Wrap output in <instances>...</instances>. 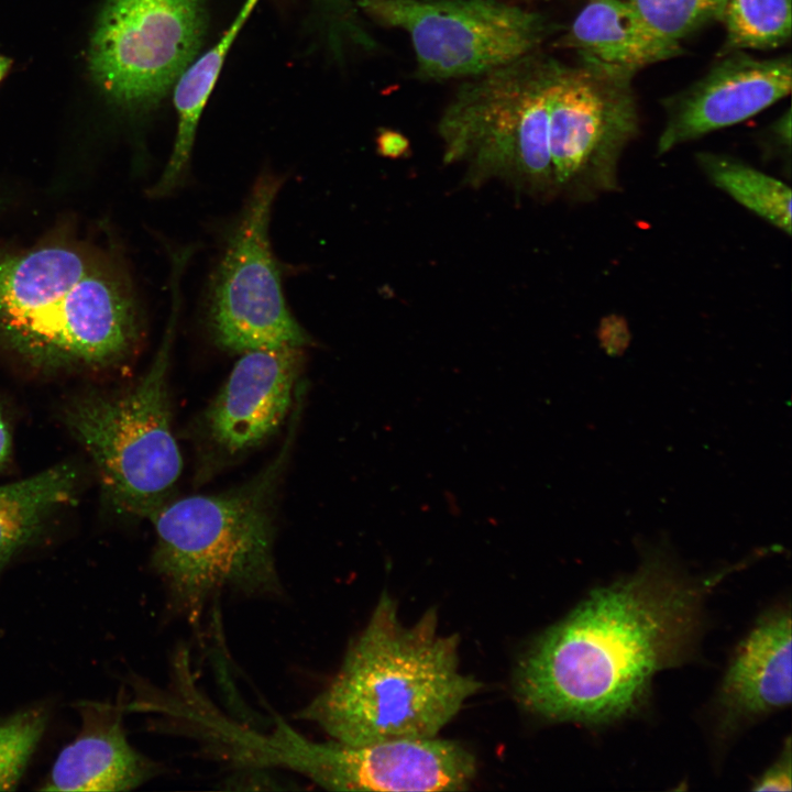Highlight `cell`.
<instances>
[{
    "instance_id": "13",
    "label": "cell",
    "mask_w": 792,
    "mask_h": 792,
    "mask_svg": "<svg viewBox=\"0 0 792 792\" xmlns=\"http://www.w3.org/2000/svg\"><path fill=\"white\" fill-rule=\"evenodd\" d=\"M78 735L58 754L44 791H129L150 780L157 767L129 743L121 712L101 703L79 705Z\"/></svg>"
},
{
    "instance_id": "17",
    "label": "cell",
    "mask_w": 792,
    "mask_h": 792,
    "mask_svg": "<svg viewBox=\"0 0 792 792\" xmlns=\"http://www.w3.org/2000/svg\"><path fill=\"white\" fill-rule=\"evenodd\" d=\"M257 0H246L223 36L206 53L197 56L182 73L173 89L177 111V134L169 161L150 196L169 195L184 179L188 168L199 119L218 79L233 41Z\"/></svg>"
},
{
    "instance_id": "21",
    "label": "cell",
    "mask_w": 792,
    "mask_h": 792,
    "mask_svg": "<svg viewBox=\"0 0 792 792\" xmlns=\"http://www.w3.org/2000/svg\"><path fill=\"white\" fill-rule=\"evenodd\" d=\"M661 37L680 43L703 25L723 18L728 0H628Z\"/></svg>"
},
{
    "instance_id": "18",
    "label": "cell",
    "mask_w": 792,
    "mask_h": 792,
    "mask_svg": "<svg viewBox=\"0 0 792 792\" xmlns=\"http://www.w3.org/2000/svg\"><path fill=\"white\" fill-rule=\"evenodd\" d=\"M710 182L738 204L791 234V189L739 158L711 152L696 155Z\"/></svg>"
},
{
    "instance_id": "11",
    "label": "cell",
    "mask_w": 792,
    "mask_h": 792,
    "mask_svg": "<svg viewBox=\"0 0 792 792\" xmlns=\"http://www.w3.org/2000/svg\"><path fill=\"white\" fill-rule=\"evenodd\" d=\"M790 55L769 59L735 51L723 55L701 79L662 101L666 123L657 152L740 123L791 91Z\"/></svg>"
},
{
    "instance_id": "14",
    "label": "cell",
    "mask_w": 792,
    "mask_h": 792,
    "mask_svg": "<svg viewBox=\"0 0 792 792\" xmlns=\"http://www.w3.org/2000/svg\"><path fill=\"white\" fill-rule=\"evenodd\" d=\"M791 613L778 607L761 616L735 650L718 705L724 722L737 725L791 704Z\"/></svg>"
},
{
    "instance_id": "16",
    "label": "cell",
    "mask_w": 792,
    "mask_h": 792,
    "mask_svg": "<svg viewBox=\"0 0 792 792\" xmlns=\"http://www.w3.org/2000/svg\"><path fill=\"white\" fill-rule=\"evenodd\" d=\"M79 474L61 463L0 485V570L43 532L48 519L76 499Z\"/></svg>"
},
{
    "instance_id": "2",
    "label": "cell",
    "mask_w": 792,
    "mask_h": 792,
    "mask_svg": "<svg viewBox=\"0 0 792 792\" xmlns=\"http://www.w3.org/2000/svg\"><path fill=\"white\" fill-rule=\"evenodd\" d=\"M438 623L432 607L404 625L384 591L333 679L297 717L348 745L438 736L483 688L460 671L459 635L439 634Z\"/></svg>"
},
{
    "instance_id": "15",
    "label": "cell",
    "mask_w": 792,
    "mask_h": 792,
    "mask_svg": "<svg viewBox=\"0 0 792 792\" xmlns=\"http://www.w3.org/2000/svg\"><path fill=\"white\" fill-rule=\"evenodd\" d=\"M559 45L581 63L635 75L682 53L680 43L658 35L628 0H587Z\"/></svg>"
},
{
    "instance_id": "3",
    "label": "cell",
    "mask_w": 792,
    "mask_h": 792,
    "mask_svg": "<svg viewBox=\"0 0 792 792\" xmlns=\"http://www.w3.org/2000/svg\"><path fill=\"white\" fill-rule=\"evenodd\" d=\"M300 409L298 397L283 447L250 481L219 494L169 499L148 518L156 535L152 566L190 620L223 590L249 596L280 593L275 503Z\"/></svg>"
},
{
    "instance_id": "22",
    "label": "cell",
    "mask_w": 792,
    "mask_h": 792,
    "mask_svg": "<svg viewBox=\"0 0 792 792\" xmlns=\"http://www.w3.org/2000/svg\"><path fill=\"white\" fill-rule=\"evenodd\" d=\"M754 791L791 790V748L788 740L779 758L755 782Z\"/></svg>"
},
{
    "instance_id": "1",
    "label": "cell",
    "mask_w": 792,
    "mask_h": 792,
    "mask_svg": "<svg viewBox=\"0 0 792 792\" xmlns=\"http://www.w3.org/2000/svg\"><path fill=\"white\" fill-rule=\"evenodd\" d=\"M719 579L648 568L594 590L519 657L517 702L551 722L606 724L634 713L652 678L686 660Z\"/></svg>"
},
{
    "instance_id": "8",
    "label": "cell",
    "mask_w": 792,
    "mask_h": 792,
    "mask_svg": "<svg viewBox=\"0 0 792 792\" xmlns=\"http://www.w3.org/2000/svg\"><path fill=\"white\" fill-rule=\"evenodd\" d=\"M206 28V0H107L91 38V74L116 103L154 106L198 56Z\"/></svg>"
},
{
    "instance_id": "10",
    "label": "cell",
    "mask_w": 792,
    "mask_h": 792,
    "mask_svg": "<svg viewBox=\"0 0 792 792\" xmlns=\"http://www.w3.org/2000/svg\"><path fill=\"white\" fill-rule=\"evenodd\" d=\"M275 763L338 791H465L476 759L455 740L391 739L364 745L314 743L280 723L266 740Z\"/></svg>"
},
{
    "instance_id": "19",
    "label": "cell",
    "mask_w": 792,
    "mask_h": 792,
    "mask_svg": "<svg viewBox=\"0 0 792 792\" xmlns=\"http://www.w3.org/2000/svg\"><path fill=\"white\" fill-rule=\"evenodd\" d=\"M725 55L735 51L772 50L791 38V0H728Z\"/></svg>"
},
{
    "instance_id": "12",
    "label": "cell",
    "mask_w": 792,
    "mask_h": 792,
    "mask_svg": "<svg viewBox=\"0 0 792 792\" xmlns=\"http://www.w3.org/2000/svg\"><path fill=\"white\" fill-rule=\"evenodd\" d=\"M304 360V348L242 353L204 416L211 448L233 458L272 437L294 407Z\"/></svg>"
},
{
    "instance_id": "25",
    "label": "cell",
    "mask_w": 792,
    "mask_h": 792,
    "mask_svg": "<svg viewBox=\"0 0 792 792\" xmlns=\"http://www.w3.org/2000/svg\"><path fill=\"white\" fill-rule=\"evenodd\" d=\"M10 64H11V62H10L9 58L3 57V56L0 55V80L2 79V77H3V76L6 75V73L8 72V68H9V66H10Z\"/></svg>"
},
{
    "instance_id": "20",
    "label": "cell",
    "mask_w": 792,
    "mask_h": 792,
    "mask_svg": "<svg viewBox=\"0 0 792 792\" xmlns=\"http://www.w3.org/2000/svg\"><path fill=\"white\" fill-rule=\"evenodd\" d=\"M48 723L44 706L0 717V791L14 790L26 770Z\"/></svg>"
},
{
    "instance_id": "7",
    "label": "cell",
    "mask_w": 792,
    "mask_h": 792,
    "mask_svg": "<svg viewBox=\"0 0 792 792\" xmlns=\"http://www.w3.org/2000/svg\"><path fill=\"white\" fill-rule=\"evenodd\" d=\"M381 25L404 31L421 80L470 78L539 50L554 28L501 0H359Z\"/></svg>"
},
{
    "instance_id": "5",
    "label": "cell",
    "mask_w": 792,
    "mask_h": 792,
    "mask_svg": "<svg viewBox=\"0 0 792 792\" xmlns=\"http://www.w3.org/2000/svg\"><path fill=\"white\" fill-rule=\"evenodd\" d=\"M562 66L537 50L466 78L439 121L444 160L466 163L473 184L499 177L553 194L548 101Z\"/></svg>"
},
{
    "instance_id": "23",
    "label": "cell",
    "mask_w": 792,
    "mask_h": 792,
    "mask_svg": "<svg viewBox=\"0 0 792 792\" xmlns=\"http://www.w3.org/2000/svg\"><path fill=\"white\" fill-rule=\"evenodd\" d=\"M329 13L334 16L333 20L343 31L352 33V36L359 38L364 33L360 30L354 15L351 0H320Z\"/></svg>"
},
{
    "instance_id": "4",
    "label": "cell",
    "mask_w": 792,
    "mask_h": 792,
    "mask_svg": "<svg viewBox=\"0 0 792 792\" xmlns=\"http://www.w3.org/2000/svg\"><path fill=\"white\" fill-rule=\"evenodd\" d=\"M185 263H172V309L148 370L116 392L87 391L62 409L64 425L90 457L102 495L118 514L148 519L170 499L183 459L172 428L168 370Z\"/></svg>"
},
{
    "instance_id": "6",
    "label": "cell",
    "mask_w": 792,
    "mask_h": 792,
    "mask_svg": "<svg viewBox=\"0 0 792 792\" xmlns=\"http://www.w3.org/2000/svg\"><path fill=\"white\" fill-rule=\"evenodd\" d=\"M283 178L263 170L227 240L208 292L206 322L230 352L305 348L312 339L289 312L268 227Z\"/></svg>"
},
{
    "instance_id": "24",
    "label": "cell",
    "mask_w": 792,
    "mask_h": 792,
    "mask_svg": "<svg viewBox=\"0 0 792 792\" xmlns=\"http://www.w3.org/2000/svg\"><path fill=\"white\" fill-rule=\"evenodd\" d=\"M11 451L12 440L10 430L3 415L0 411V470L8 464Z\"/></svg>"
},
{
    "instance_id": "9",
    "label": "cell",
    "mask_w": 792,
    "mask_h": 792,
    "mask_svg": "<svg viewBox=\"0 0 792 792\" xmlns=\"http://www.w3.org/2000/svg\"><path fill=\"white\" fill-rule=\"evenodd\" d=\"M634 75L563 64L549 94V146L559 188L591 200L618 188V163L639 132Z\"/></svg>"
}]
</instances>
